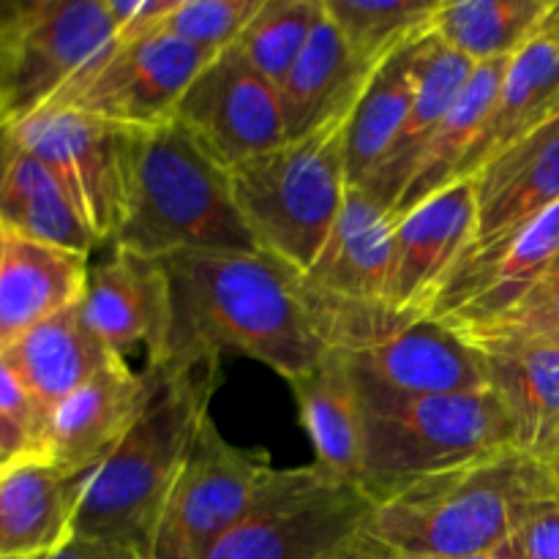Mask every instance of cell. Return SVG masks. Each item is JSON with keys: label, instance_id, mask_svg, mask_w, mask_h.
<instances>
[{"label": "cell", "instance_id": "cell-1", "mask_svg": "<svg viewBox=\"0 0 559 559\" xmlns=\"http://www.w3.org/2000/svg\"><path fill=\"white\" fill-rule=\"evenodd\" d=\"M169 333L156 366L260 360L287 382L314 369L328 347L300 273L265 251H180L164 257Z\"/></svg>", "mask_w": 559, "mask_h": 559}, {"label": "cell", "instance_id": "cell-2", "mask_svg": "<svg viewBox=\"0 0 559 559\" xmlns=\"http://www.w3.org/2000/svg\"><path fill=\"white\" fill-rule=\"evenodd\" d=\"M147 371L156 377L151 402L115 451L80 478L71 522L76 538L120 546L145 559L191 442L211 415L218 364Z\"/></svg>", "mask_w": 559, "mask_h": 559}, {"label": "cell", "instance_id": "cell-3", "mask_svg": "<svg viewBox=\"0 0 559 559\" xmlns=\"http://www.w3.org/2000/svg\"><path fill=\"white\" fill-rule=\"evenodd\" d=\"M557 491L549 464L508 448L377 502L366 544L382 557L495 555L524 516Z\"/></svg>", "mask_w": 559, "mask_h": 559}, {"label": "cell", "instance_id": "cell-4", "mask_svg": "<svg viewBox=\"0 0 559 559\" xmlns=\"http://www.w3.org/2000/svg\"><path fill=\"white\" fill-rule=\"evenodd\" d=\"M115 249L147 260L180 251H260L222 167L175 120L134 131Z\"/></svg>", "mask_w": 559, "mask_h": 559}, {"label": "cell", "instance_id": "cell-5", "mask_svg": "<svg viewBox=\"0 0 559 559\" xmlns=\"http://www.w3.org/2000/svg\"><path fill=\"white\" fill-rule=\"evenodd\" d=\"M364 469L360 489L374 502L415 480L516 448L506 404L491 391L393 399L360 391Z\"/></svg>", "mask_w": 559, "mask_h": 559}, {"label": "cell", "instance_id": "cell-6", "mask_svg": "<svg viewBox=\"0 0 559 559\" xmlns=\"http://www.w3.org/2000/svg\"><path fill=\"white\" fill-rule=\"evenodd\" d=\"M344 134L347 118L229 169L235 202L257 249L298 273L314 265L347 200Z\"/></svg>", "mask_w": 559, "mask_h": 559}, {"label": "cell", "instance_id": "cell-7", "mask_svg": "<svg viewBox=\"0 0 559 559\" xmlns=\"http://www.w3.org/2000/svg\"><path fill=\"white\" fill-rule=\"evenodd\" d=\"M374 506L320 464L273 467L207 559H360Z\"/></svg>", "mask_w": 559, "mask_h": 559}, {"label": "cell", "instance_id": "cell-8", "mask_svg": "<svg viewBox=\"0 0 559 559\" xmlns=\"http://www.w3.org/2000/svg\"><path fill=\"white\" fill-rule=\"evenodd\" d=\"M391 257V211L369 191L349 186L314 265L300 273L328 347L364 349L413 322V317L393 314L385 304Z\"/></svg>", "mask_w": 559, "mask_h": 559}, {"label": "cell", "instance_id": "cell-9", "mask_svg": "<svg viewBox=\"0 0 559 559\" xmlns=\"http://www.w3.org/2000/svg\"><path fill=\"white\" fill-rule=\"evenodd\" d=\"M162 22L118 31L47 107H69L134 131L169 123L213 55L180 41Z\"/></svg>", "mask_w": 559, "mask_h": 559}, {"label": "cell", "instance_id": "cell-10", "mask_svg": "<svg viewBox=\"0 0 559 559\" xmlns=\"http://www.w3.org/2000/svg\"><path fill=\"white\" fill-rule=\"evenodd\" d=\"M271 469L265 451L233 445L207 415L158 516L147 559L211 557Z\"/></svg>", "mask_w": 559, "mask_h": 559}, {"label": "cell", "instance_id": "cell-11", "mask_svg": "<svg viewBox=\"0 0 559 559\" xmlns=\"http://www.w3.org/2000/svg\"><path fill=\"white\" fill-rule=\"evenodd\" d=\"M3 131L58 178L98 243H109L123 218L134 129L69 107H41Z\"/></svg>", "mask_w": 559, "mask_h": 559}, {"label": "cell", "instance_id": "cell-12", "mask_svg": "<svg viewBox=\"0 0 559 559\" xmlns=\"http://www.w3.org/2000/svg\"><path fill=\"white\" fill-rule=\"evenodd\" d=\"M173 120L227 169L287 142L278 87L246 60L238 44L207 60Z\"/></svg>", "mask_w": 559, "mask_h": 559}, {"label": "cell", "instance_id": "cell-13", "mask_svg": "<svg viewBox=\"0 0 559 559\" xmlns=\"http://www.w3.org/2000/svg\"><path fill=\"white\" fill-rule=\"evenodd\" d=\"M115 36L107 0L16 3L11 123L47 107Z\"/></svg>", "mask_w": 559, "mask_h": 559}, {"label": "cell", "instance_id": "cell-14", "mask_svg": "<svg viewBox=\"0 0 559 559\" xmlns=\"http://www.w3.org/2000/svg\"><path fill=\"white\" fill-rule=\"evenodd\" d=\"M360 391L393 399L489 391L484 353L448 322L420 317L364 349H344Z\"/></svg>", "mask_w": 559, "mask_h": 559}, {"label": "cell", "instance_id": "cell-15", "mask_svg": "<svg viewBox=\"0 0 559 559\" xmlns=\"http://www.w3.org/2000/svg\"><path fill=\"white\" fill-rule=\"evenodd\" d=\"M475 235L473 178L445 186L429 200L393 216V257L385 304L399 317L429 314L451 267Z\"/></svg>", "mask_w": 559, "mask_h": 559}, {"label": "cell", "instance_id": "cell-16", "mask_svg": "<svg viewBox=\"0 0 559 559\" xmlns=\"http://www.w3.org/2000/svg\"><path fill=\"white\" fill-rule=\"evenodd\" d=\"M153 388V371L136 374L129 360H112L47 415L38 453L71 478H82L123 440L151 402Z\"/></svg>", "mask_w": 559, "mask_h": 559}, {"label": "cell", "instance_id": "cell-17", "mask_svg": "<svg viewBox=\"0 0 559 559\" xmlns=\"http://www.w3.org/2000/svg\"><path fill=\"white\" fill-rule=\"evenodd\" d=\"M80 314L109 353L126 358L145 347L147 366H156L169 333V284L162 262L112 246V254L87 273Z\"/></svg>", "mask_w": 559, "mask_h": 559}, {"label": "cell", "instance_id": "cell-18", "mask_svg": "<svg viewBox=\"0 0 559 559\" xmlns=\"http://www.w3.org/2000/svg\"><path fill=\"white\" fill-rule=\"evenodd\" d=\"M475 235L469 249L497 243L559 202V115L473 175Z\"/></svg>", "mask_w": 559, "mask_h": 559}, {"label": "cell", "instance_id": "cell-19", "mask_svg": "<svg viewBox=\"0 0 559 559\" xmlns=\"http://www.w3.org/2000/svg\"><path fill=\"white\" fill-rule=\"evenodd\" d=\"M87 260L0 224V349L80 304L91 273Z\"/></svg>", "mask_w": 559, "mask_h": 559}, {"label": "cell", "instance_id": "cell-20", "mask_svg": "<svg viewBox=\"0 0 559 559\" xmlns=\"http://www.w3.org/2000/svg\"><path fill=\"white\" fill-rule=\"evenodd\" d=\"M559 115V5L538 33L508 60L495 107L464 158L459 180L473 178L486 162L500 156Z\"/></svg>", "mask_w": 559, "mask_h": 559}, {"label": "cell", "instance_id": "cell-21", "mask_svg": "<svg viewBox=\"0 0 559 559\" xmlns=\"http://www.w3.org/2000/svg\"><path fill=\"white\" fill-rule=\"evenodd\" d=\"M371 74L374 66L355 55L322 5L314 33L278 85L287 140L347 118Z\"/></svg>", "mask_w": 559, "mask_h": 559}, {"label": "cell", "instance_id": "cell-22", "mask_svg": "<svg viewBox=\"0 0 559 559\" xmlns=\"http://www.w3.org/2000/svg\"><path fill=\"white\" fill-rule=\"evenodd\" d=\"M76 486L41 453L0 469V559H36L69 540Z\"/></svg>", "mask_w": 559, "mask_h": 559}, {"label": "cell", "instance_id": "cell-23", "mask_svg": "<svg viewBox=\"0 0 559 559\" xmlns=\"http://www.w3.org/2000/svg\"><path fill=\"white\" fill-rule=\"evenodd\" d=\"M489 366V388L506 404L516 448L549 464L559 448V344H475Z\"/></svg>", "mask_w": 559, "mask_h": 559}, {"label": "cell", "instance_id": "cell-24", "mask_svg": "<svg viewBox=\"0 0 559 559\" xmlns=\"http://www.w3.org/2000/svg\"><path fill=\"white\" fill-rule=\"evenodd\" d=\"M473 71L475 63H469L464 55L453 52L431 27L426 31L418 91H415L407 120L393 145L388 147L380 167L369 175L364 186H358V189L369 191L385 211L393 213L399 197L404 194L409 178H413L420 151L431 140L442 118L451 112L453 104L459 102Z\"/></svg>", "mask_w": 559, "mask_h": 559}, {"label": "cell", "instance_id": "cell-25", "mask_svg": "<svg viewBox=\"0 0 559 559\" xmlns=\"http://www.w3.org/2000/svg\"><path fill=\"white\" fill-rule=\"evenodd\" d=\"M289 388L298 402L300 426L314 448V464L360 486L364 409L347 353L331 347L314 369L289 382Z\"/></svg>", "mask_w": 559, "mask_h": 559}, {"label": "cell", "instance_id": "cell-26", "mask_svg": "<svg viewBox=\"0 0 559 559\" xmlns=\"http://www.w3.org/2000/svg\"><path fill=\"white\" fill-rule=\"evenodd\" d=\"M3 349L14 360L20 374L25 377L27 388H31L38 409H41L44 424H47V415L69 393L85 385L91 377L107 369L112 360H120L93 336L91 328L82 320L80 304L38 322L36 328L22 333L16 342H11Z\"/></svg>", "mask_w": 559, "mask_h": 559}, {"label": "cell", "instance_id": "cell-27", "mask_svg": "<svg viewBox=\"0 0 559 559\" xmlns=\"http://www.w3.org/2000/svg\"><path fill=\"white\" fill-rule=\"evenodd\" d=\"M0 224L85 257L102 246L58 178L5 131H0Z\"/></svg>", "mask_w": 559, "mask_h": 559}, {"label": "cell", "instance_id": "cell-28", "mask_svg": "<svg viewBox=\"0 0 559 559\" xmlns=\"http://www.w3.org/2000/svg\"><path fill=\"white\" fill-rule=\"evenodd\" d=\"M424 36L426 31L388 55L369 76L355 107L349 109L347 134H344L349 186H364L369 180L407 120L420 80Z\"/></svg>", "mask_w": 559, "mask_h": 559}, {"label": "cell", "instance_id": "cell-29", "mask_svg": "<svg viewBox=\"0 0 559 559\" xmlns=\"http://www.w3.org/2000/svg\"><path fill=\"white\" fill-rule=\"evenodd\" d=\"M506 69L508 60H491V63L475 66L473 76L464 85L459 102L453 104L451 112L442 118V123L437 126L431 140L420 151L413 178H409L404 194L399 197L391 216H399V213L409 211L418 202L435 197L445 186L456 183L464 158L473 151L480 129H484L486 118H489L491 107H495Z\"/></svg>", "mask_w": 559, "mask_h": 559}, {"label": "cell", "instance_id": "cell-30", "mask_svg": "<svg viewBox=\"0 0 559 559\" xmlns=\"http://www.w3.org/2000/svg\"><path fill=\"white\" fill-rule=\"evenodd\" d=\"M557 5V0H442L431 31L475 66L511 60Z\"/></svg>", "mask_w": 559, "mask_h": 559}, {"label": "cell", "instance_id": "cell-31", "mask_svg": "<svg viewBox=\"0 0 559 559\" xmlns=\"http://www.w3.org/2000/svg\"><path fill=\"white\" fill-rule=\"evenodd\" d=\"M442 0H322L360 60L380 66L402 44L429 31Z\"/></svg>", "mask_w": 559, "mask_h": 559}, {"label": "cell", "instance_id": "cell-32", "mask_svg": "<svg viewBox=\"0 0 559 559\" xmlns=\"http://www.w3.org/2000/svg\"><path fill=\"white\" fill-rule=\"evenodd\" d=\"M320 16L322 0H262L235 44L278 87L304 52Z\"/></svg>", "mask_w": 559, "mask_h": 559}, {"label": "cell", "instance_id": "cell-33", "mask_svg": "<svg viewBox=\"0 0 559 559\" xmlns=\"http://www.w3.org/2000/svg\"><path fill=\"white\" fill-rule=\"evenodd\" d=\"M262 0H178L162 25L180 41L218 55L238 41Z\"/></svg>", "mask_w": 559, "mask_h": 559}, {"label": "cell", "instance_id": "cell-34", "mask_svg": "<svg viewBox=\"0 0 559 559\" xmlns=\"http://www.w3.org/2000/svg\"><path fill=\"white\" fill-rule=\"evenodd\" d=\"M469 344L486 342H546L559 344V257L540 282L511 311L478 331L467 333Z\"/></svg>", "mask_w": 559, "mask_h": 559}, {"label": "cell", "instance_id": "cell-35", "mask_svg": "<svg viewBox=\"0 0 559 559\" xmlns=\"http://www.w3.org/2000/svg\"><path fill=\"white\" fill-rule=\"evenodd\" d=\"M495 555L500 559H559V491L540 500Z\"/></svg>", "mask_w": 559, "mask_h": 559}, {"label": "cell", "instance_id": "cell-36", "mask_svg": "<svg viewBox=\"0 0 559 559\" xmlns=\"http://www.w3.org/2000/svg\"><path fill=\"white\" fill-rule=\"evenodd\" d=\"M0 415L9 418L11 424L20 426V429L36 442V451H38V442H41V431H44L41 409H38L25 377L20 374L14 360L5 355V349H0Z\"/></svg>", "mask_w": 559, "mask_h": 559}, {"label": "cell", "instance_id": "cell-37", "mask_svg": "<svg viewBox=\"0 0 559 559\" xmlns=\"http://www.w3.org/2000/svg\"><path fill=\"white\" fill-rule=\"evenodd\" d=\"M16 3H0V131L11 123V80H14Z\"/></svg>", "mask_w": 559, "mask_h": 559}, {"label": "cell", "instance_id": "cell-38", "mask_svg": "<svg viewBox=\"0 0 559 559\" xmlns=\"http://www.w3.org/2000/svg\"><path fill=\"white\" fill-rule=\"evenodd\" d=\"M36 559H145L129 549H120V546L102 544V540H87L69 535V540L52 549L49 555L36 557Z\"/></svg>", "mask_w": 559, "mask_h": 559}, {"label": "cell", "instance_id": "cell-39", "mask_svg": "<svg viewBox=\"0 0 559 559\" xmlns=\"http://www.w3.org/2000/svg\"><path fill=\"white\" fill-rule=\"evenodd\" d=\"M31 453H38L36 442H33L31 437L20 429V426L11 424L9 418H3V415H0V459H9V462H14V459L31 456Z\"/></svg>", "mask_w": 559, "mask_h": 559}, {"label": "cell", "instance_id": "cell-40", "mask_svg": "<svg viewBox=\"0 0 559 559\" xmlns=\"http://www.w3.org/2000/svg\"><path fill=\"white\" fill-rule=\"evenodd\" d=\"M374 551V549H371ZM377 555V551H374ZM380 559H415V557H382V555H377ZM448 559H500L497 555H473V557H448Z\"/></svg>", "mask_w": 559, "mask_h": 559}, {"label": "cell", "instance_id": "cell-41", "mask_svg": "<svg viewBox=\"0 0 559 559\" xmlns=\"http://www.w3.org/2000/svg\"><path fill=\"white\" fill-rule=\"evenodd\" d=\"M549 469H551V475H555V484H557V489H559V448H557L555 456H551Z\"/></svg>", "mask_w": 559, "mask_h": 559}, {"label": "cell", "instance_id": "cell-42", "mask_svg": "<svg viewBox=\"0 0 559 559\" xmlns=\"http://www.w3.org/2000/svg\"><path fill=\"white\" fill-rule=\"evenodd\" d=\"M360 559H380V557H377V555H374V551H371V549H369V546H366L364 557H360Z\"/></svg>", "mask_w": 559, "mask_h": 559}, {"label": "cell", "instance_id": "cell-43", "mask_svg": "<svg viewBox=\"0 0 559 559\" xmlns=\"http://www.w3.org/2000/svg\"><path fill=\"white\" fill-rule=\"evenodd\" d=\"M5 464H11V462H9V459H0V469H3V467H5Z\"/></svg>", "mask_w": 559, "mask_h": 559}]
</instances>
